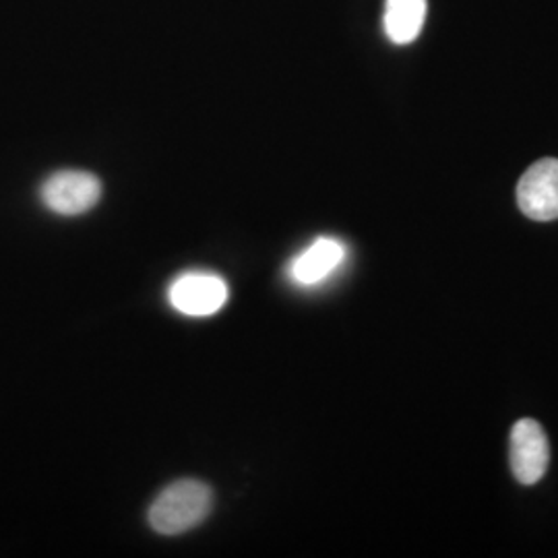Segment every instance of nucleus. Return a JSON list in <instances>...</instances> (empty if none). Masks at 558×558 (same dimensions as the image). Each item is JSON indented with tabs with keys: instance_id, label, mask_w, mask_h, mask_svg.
Masks as SVG:
<instances>
[{
	"instance_id": "obj_1",
	"label": "nucleus",
	"mask_w": 558,
	"mask_h": 558,
	"mask_svg": "<svg viewBox=\"0 0 558 558\" xmlns=\"http://www.w3.org/2000/svg\"><path fill=\"white\" fill-rule=\"evenodd\" d=\"M214 490L201 480H177L166 486L147 511V521L161 536H180L209 518Z\"/></svg>"
},
{
	"instance_id": "obj_2",
	"label": "nucleus",
	"mask_w": 558,
	"mask_h": 558,
	"mask_svg": "<svg viewBox=\"0 0 558 558\" xmlns=\"http://www.w3.org/2000/svg\"><path fill=\"white\" fill-rule=\"evenodd\" d=\"M100 197V179L83 170H59L44 180L40 186L44 207L62 218L87 214L98 205Z\"/></svg>"
},
{
	"instance_id": "obj_3",
	"label": "nucleus",
	"mask_w": 558,
	"mask_h": 558,
	"mask_svg": "<svg viewBox=\"0 0 558 558\" xmlns=\"http://www.w3.org/2000/svg\"><path fill=\"white\" fill-rule=\"evenodd\" d=\"M228 283L209 271H189L168 288V300L174 311L186 317H211L228 302Z\"/></svg>"
},
{
	"instance_id": "obj_4",
	"label": "nucleus",
	"mask_w": 558,
	"mask_h": 558,
	"mask_svg": "<svg viewBox=\"0 0 558 558\" xmlns=\"http://www.w3.org/2000/svg\"><path fill=\"white\" fill-rule=\"evenodd\" d=\"M518 205L534 221L558 220V160L544 158L519 179Z\"/></svg>"
},
{
	"instance_id": "obj_5",
	"label": "nucleus",
	"mask_w": 558,
	"mask_h": 558,
	"mask_svg": "<svg viewBox=\"0 0 558 558\" xmlns=\"http://www.w3.org/2000/svg\"><path fill=\"white\" fill-rule=\"evenodd\" d=\"M550 461V445L536 420L521 418L511 430V470L521 484L544 478Z\"/></svg>"
},
{
	"instance_id": "obj_6",
	"label": "nucleus",
	"mask_w": 558,
	"mask_h": 558,
	"mask_svg": "<svg viewBox=\"0 0 558 558\" xmlns=\"http://www.w3.org/2000/svg\"><path fill=\"white\" fill-rule=\"evenodd\" d=\"M345 259V244L331 236H320L294 257L288 274L299 286H317L329 278Z\"/></svg>"
},
{
	"instance_id": "obj_7",
	"label": "nucleus",
	"mask_w": 558,
	"mask_h": 558,
	"mask_svg": "<svg viewBox=\"0 0 558 558\" xmlns=\"http://www.w3.org/2000/svg\"><path fill=\"white\" fill-rule=\"evenodd\" d=\"M428 13V0H385L383 27L387 38L405 46L420 36Z\"/></svg>"
}]
</instances>
